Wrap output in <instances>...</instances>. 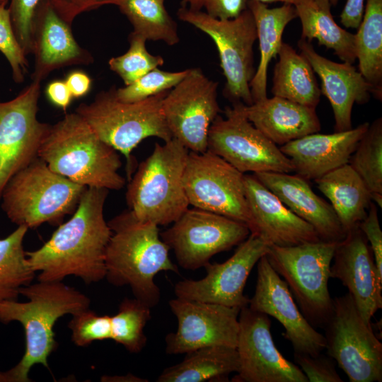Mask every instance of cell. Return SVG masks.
<instances>
[{"label": "cell", "mask_w": 382, "mask_h": 382, "mask_svg": "<svg viewBox=\"0 0 382 382\" xmlns=\"http://www.w3.org/2000/svg\"><path fill=\"white\" fill-rule=\"evenodd\" d=\"M294 6L301 23V38L308 42L317 40L343 62L352 64L355 62V35L335 21L329 0H299Z\"/></svg>", "instance_id": "obj_29"}, {"label": "cell", "mask_w": 382, "mask_h": 382, "mask_svg": "<svg viewBox=\"0 0 382 382\" xmlns=\"http://www.w3.org/2000/svg\"><path fill=\"white\" fill-rule=\"evenodd\" d=\"M65 83L72 97L79 98L89 91L91 80L84 72L75 71L67 76Z\"/></svg>", "instance_id": "obj_48"}, {"label": "cell", "mask_w": 382, "mask_h": 382, "mask_svg": "<svg viewBox=\"0 0 382 382\" xmlns=\"http://www.w3.org/2000/svg\"><path fill=\"white\" fill-rule=\"evenodd\" d=\"M102 378H104L105 381H134V382H146L148 380L144 378H141L134 376L132 374H128L127 376H103Z\"/></svg>", "instance_id": "obj_49"}, {"label": "cell", "mask_w": 382, "mask_h": 382, "mask_svg": "<svg viewBox=\"0 0 382 382\" xmlns=\"http://www.w3.org/2000/svg\"><path fill=\"white\" fill-rule=\"evenodd\" d=\"M68 327L77 347H87L95 341L111 340V316H99L87 308L71 316Z\"/></svg>", "instance_id": "obj_39"}, {"label": "cell", "mask_w": 382, "mask_h": 382, "mask_svg": "<svg viewBox=\"0 0 382 382\" xmlns=\"http://www.w3.org/2000/svg\"><path fill=\"white\" fill-rule=\"evenodd\" d=\"M298 47L320 79V93L328 99L332 109L334 132L351 129L353 105L369 102L373 94L371 86L352 64L337 63L321 56L311 42L301 38Z\"/></svg>", "instance_id": "obj_23"}, {"label": "cell", "mask_w": 382, "mask_h": 382, "mask_svg": "<svg viewBox=\"0 0 382 382\" xmlns=\"http://www.w3.org/2000/svg\"><path fill=\"white\" fill-rule=\"evenodd\" d=\"M112 235L105 253V277L117 286H129L134 296L151 308L160 300L154 278L161 272L179 273L160 236L158 226L124 210L108 222Z\"/></svg>", "instance_id": "obj_3"}, {"label": "cell", "mask_w": 382, "mask_h": 382, "mask_svg": "<svg viewBox=\"0 0 382 382\" xmlns=\"http://www.w3.org/2000/svg\"><path fill=\"white\" fill-rule=\"evenodd\" d=\"M0 51L9 62L13 81L22 83L28 72V62L13 33L6 4L0 5Z\"/></svg>", "instance_id": "obj_40"}, {"label": "cell", "mask_w": 382, "mask_h": 382, "mask_svg": "<svg viewBox=\"0 0 382 382\" xmlns=\"http://www.w3.org/2000/svg\"><path fill=\"white\" fill-rule=\"evenodd\" d=\"M248 0H182L183 6L200 11L204 8L208 15L219 19H230L238 16L247 8Z\"/></svg>", "instance_id": "obj_43"}, {"label": "cell", "mask_w": 382, "mask_h": 382, "mask_svg": "<svg viewBox=\"0 0 382 382\" xmlns=\"http://www.w3.org/2000/svg\"><path fill=\"white\" fill-rule=\"evenodd\" d=\"M365 0H347L340 13L341 23L347 28H358L363 19Z\"/></svg>", "instance_id": "obj_46"}, {"label": "cell", "mask_w": 382, "mask_h": 382, "mask_svg": "<svg viewBox=\"0 0 382 382\" xmlns=\"http://www.w3.org/2000/svg\"><path fill=\"white\" fill-rule=\"evenodd\" d=\"M117 6L133 26V32L146 40L168 45L180 41L176 22L167 11L164 0H109Z\"/></svg>", "instance_id": "obj_33"}, {"label": "cell", "mask_w": 382, "mask_h": 382, "mask_svg": "<svg viewBox=\"0 0 382 382\" xmlns=\"http://www.w3.org/2000/svg\"><path fill=\"white\" fill-rule=\"evenodd\" d=\"M314 181L330 202L344 231L358 226L372 201L371 192L353 168L345 164Z\"/></svg>", "instance_id": "obj_28"}, {"label": "cell", "mask_w": 382, "mask_h": 382, "mask_svg": "<svg viewBox=\"0 0 382 382\" xmlns=\"http://www.w3.org/2000/svg\"><path fill=\"white\" fill-rule=\"evenodd\" d=\"M28 229L18 226L8 236L0 238V303L18 300L20 289L30 284L35 276L23 245Z\"/></svg>", "instance_id": "obj_34"}, {"label": "cell", "mask_w": 382, "mask_h": 382, "mask_svg": "<svg viewBox=\"0 0 382 382\" xmlns=\"http://www.w3.org/2000/svg\"><path fill=\"white\" fill-rule=\"evenodd\" d=\"M243 110L257 129L279 146L321 128L316 108L277 96L243 104Z\"/></svg>", "instance_id": "obj_26"}, {"label": "cell", "mask_w": 382, "mask_h": 382, "mask_svg": "<svg viewBox=\"0 0 382 382\" xmlns=\"http://www.w3.org/2000/svg\"><path fill=\"white\" fill-rule=\"evenodd\" d=\"M371 193L382 194V118L375 120L359 140L348 163Z\"/></svg>", "instance_id": "obj_36"}, {"label": "cell", "mask_w": 382, "mask_h": 382, "mask_svg": "<svg viewBox=\"0 0 382 382\" xmlns=\"http://www.w3.org/2000/svg\"><path fill=\"white\" fill-rule=\"evenodd\" d=\"M338 242L319 241L292 246L270 245L266 257L286 283L298 307L314 328H324L333 310L328 289Z\"/></svg>", "instance_id": "obj_8"}, {"label": "cell", "mask_w": 382, "mask_h": 382, "mask_svg": "<svg viewBox=\"0 0 382 382\" xmlns=\"http://www.w3.org/2000/svg\"><path fill=\"white\" fill-rule=\"evenodd\" d=\"M60 16L72 24L79 14L108 5L109 0H50Z\"/></svg>", "instance_id": "obj_45"}, {"label": "cell", "mask_w": 382, "mask_h": 382, "mask_svg": "<svg viewBox=\"0 0 382 382\" xmlns=\"http://www.w3.org/2000/svg\"><path fill=\"white\" fill-rule=\"evenodd\" d=\"M178 18L208 35L219 52L220 66L226 78L224 96L233 103H253L250 83L254 76L253 45L257 30L253 16L247 7L238 16L219 19L200 10L183 6Z\"/></svg>", "instance_id": "obj_9"}, {"label": "cell", "mask_w": 382, "mask_h": 382, "mask_svg": "<svg viewBox=\"0 0 382 382\" xmlns=\"http://www.w3.org/2000/svg\"><path fill=\"white\" fill-rule=\"evenodd\" d=\"M40 82L33 81L16 98L0 101V199L8 180L38 157L51 125L37 117Z\"/></svg>", "instance_id": "obj_15"}, {"label": "cell", "mask_w": 382, "mask_h": 382, "mask_svg": "<svg viewBox=\"0 0 382 382\" xmlns=\"http://www.w3.org/2000/svg\"><path fill=\"white\" fill-rule=\"evenodd\" d=\"M178 364L165 369L158 382L227 381L238 370L236 349L208 346L185 353Z\"/></svg>", "instance_id": "obj_30"}, {"label": "cell", "mask_w": 382, "mask_h": 382, "mask_svg": "<svg viewBox=\"0 0 382 382\" xmlns=\"http://www.w3.org/2000/svg\"><path fill=\"white\" fill-rule=\"evenodd\" d=\"M330 276L348 289L364 322L382 308V275L377 270L371 246L359 226L346 233L337 244Z\"/></svg>", "instance_id": "obj_20"}, {"label": "cell", "mask_w": 382, "mask_h": 382, "mask_svg": "<svg viewBox=\"0 0 382 382\" xmlns=\"http://www.w3.org/2000/svg\"><path fill=\"white\" fill-rule=\"evenodd\" d=\"M236 345L238 370L236 382H308L299 366L287 360L276 347L271 320L248 306L241 308Z\"/></svg>", "instance_id": "obj_16"}, {"label": "cell", "mask_w": 382, "mask_h": 382, "mask_svg": "<svg viewBox=\"0 0 382 382\" xmlns=\"http://www.w3.org/2000/svg\"><path fill=\"white\" fill-rule=\"evenodd\" d=\"M86 187L52 171L37 157L6 183L1 208L18 226H59L76 211Z\"/></svg>", "instance_id": "obj_7"}, {"label": "cell", "mask_w": 382, "mask_h": 382, "mask_svg": "<svg viewBox=\"0 0 382 382\" xmlns=\"http://www.w3.org/2000/svg\"><path fill=\"white\" fill-rule=\"evenodd\" d=\"M151 308L135 297L124 299L118 312L111 316V340L129 352H140L147 341L144 329L151 318Z\"/></svg>", "instance_id": "obj_35"}, {"label": "cell", "mask_w": 382, "mask_h": 382, "mask_svg": "<svg viewBox=\"0 0 382 382\" xmlns=\"http://www.w3.org/2000/svg\"><path fill=\"white\" fill-rule=\"evenodd\" d=\"M0 382H8L6 371L2 372L0 371Z\"/></svg>", "instance_id": "obj_51"}, {"label": "cell", "mask_w": 382, "mask_h": 382, "mask_svg": "<svg viewBox=\"0 0 382 382\" xmlns=\"http://www.w3.org/2000/svg\"><path fill=\"white\" fill-rule=\"evenodd\" d=\"M359 228L371 246L378 272L382 275V231L374 202H371L367 214L359 223Z\"/></svg>", "instance_id": "obj_44"}, {"label": "cell", "mask_w": 382, "mask_h": 382, "mask_svg": "<svg viewBox=\"0 0 382 382\" xmlns=\"http://www.w3.org/2000/svg\"><path fill=\"white\" fill-rule=\"evenodd\" d=\"M188 69L166 71L158 67L147 72L133 83L115 88L117 98L123 102L132 103L144 100L175 86L187 75Z\"/></svg>", "instance_id": "obj_38"}, {"label": "cell", "mask_w": 382, "mask_h": 382, "mask_svg": "<svg viewBox=\"0 0 382 382\" xmlns=\"http://www.w3.org/2000/svg\"><path fill=\"white\" fill-rule=\"evenodd\" d=\"M40 0H11L8 7L15 36L27 56L33 51V24Z\"/></svg>", "instance_id": "obj_41"}, {"label": "cell", "mask_w": 382, "mask_h": 382, "mask_svg": "<svg viewBox=\"0 0 382 382\" xmlns=\"http://www.w3.org/2000/svg\"><path fill=\"white\" fill-rule=\"evenodd\" d=\"M295 364L303 372L310 382H342L338 374L334 359L322 352L311 356L294 354Z\"/></svg>", "instance_id": "obj_42"}, {"label": "cell", "mask_w": 382, "mask_h": 382, "mask_svg": "<svg viewBox=\"0 0 382 382\" xmlns=\"http://www.w3.org/2000/svg\"><path fill=\"white\" fill-rule=\"evenodd\" d=\"M331 5H335L337 4L338 0H329Z\"/></svg>", "instance_id": "obj_52"}, {"label": "cell", "mask_w": 382, "mask_h": 382, "mask_svg": "<svg viewBox=\"0 0 382 382\" xmlns=\"http://www.w3.org/2000/svg\"><path fill=\"white\" fill-rule=\"evenodd\" d=\"M355 35L359 71L382 99V0H366L363 19Z\"/></svg>", "instance_id": "obj_32"}, {"label": "cell", "mask_w": 382, "mask_h": 382, "mask_svg": "<svg viewBox=\"0 0 382 382\" xmlns=\"http://www.w3.org/2000/svg\"><path fill=\"white\" fill-rule=\"evenodd\" d=\"M254 294L248 307L277 320L285 329L282 336L291 342L294 354L317 355L325 349V339L305 318L285 281L266 255L257 262Z\"/></svg>", "instance_id": "obj_19"}, {"label": "cell", "mask_w": 382, "mask_h": 382, "mask_svg": "<svg viewBox=\"0 0 382 382\" xmlns=\"http://www.w3.org/2000/svg\"><path fill=\"white\" fill-rule=\"evenodd\" d=\"M269 247L257 236L250 233L225 262L206 265L204 277L198 280L185 279L176 283L175 296L239 308L248 306L250 299L243 292L246 281L255 265L266 255Z\"/></svg>", "instance_id": "obj_17"}, {"label": "cell", "mask_w": 382, "mask_h": 382, "mask_svg": "<svg viewBox=\"0 0 382 382\" xmlns=\"http://www.w3.org/2000/svg\"><path fill=\"white\" fill-rule=\"evenodd\" d=\"M129 47L123 54L110 59V69L115 72L124 81L125 86L161 66L164 59L158 55L149 53L146 47V39L132 32L129 35Z\"/></svg>", "instance_id": "obj_37"}, {"label": "cell", "mask_w": 382, "mask_h": 382, "mask_svg": "<svg viewBox=\"0 0 382 382\" xmlns=\"http://www.w3.org/2000/svg\"><path fill=\"white\" fill-rule=\"evenodd\" d=\"M323 329L327 354L350 382L382 381V343L349 292L333 299L332 313Z\"/></svg>", "instance_id": "obj_10"}, {"label": "cell", "mask_w": 382, "mask_h": 382, "mask_svg": "<svg viewBox=\"0 0 382 382\" xmlns=\"http://www.w3.org/2000/svg\"><path fill=\"white\" fill-rule=\"evenodd\" d=\"M250 233L269 246H292L320 241L313 227L292 212L254 175H244Z\"/></svg>", "instance_id": "obj_21"}, {"label": "cell", "mask_w": 382, "mask_h": 382, "mask_svg": "<svg viewBox=\"0 0 382 382\" xmlns=\"http://www.w3.org/2000/svg\"><path fill=\"white\" fill-rule=\"evenodd\" d=\"M369 126V122H364L347 131L311 134L279 149L290 159L296 174L314 180L348 163Z\"/></svg>", "instance_id": "obj_24"}, {"label": "cell", "mask_w": 382, "mask_h": 382, "mask_svg": "<svg viewBox=\"0 0 382 382\" xmlns=\"http://www.w3.org/2000/svg\"><path fill=\"white\" fill-rule=\"evenodd\" d=\"M243 105L233 103L226 108L225 118L216 117L208 132L207 150L244 174L293 173L290 159L248 120Z\"/></svg>", "instance_id": "obj_11"}, {"label": "cell", "mask_w": 382, "mask_h": 382, "mask_svg": "<svg viewBox=\"0 0 382 382\" xmlns=\"http://www.w3.org/2000/svg\"><path fill=\"white\" fill-rule=\"evenodd\" d=\"M38 157L54 172L87 187L120 190L125 179L118 151L103 141L76 112L50 125Z\"/></svg>", "instance_id": "obj_4"}, {"label": "cell", "mask_w": 382, "mask_h": 382, "mask_svg": "<svg viewBox=\"0 0 382 382\" xmlns=\"http://www.w3.org/2000/svg\"><path fill=\"white\" fill-rule=\"evenodd\" d=\"M253 175L292 212L311 224L320 241L339 242L345 237L331 205L313 192L306 180L287 173Z\"/></svg>", "instance_id": "obj_25"}, {"label": "cell", "mask_w": 382, "mask_h": 382, "mask_svg": "<svg viewBox=\"0 0 382 382\" xmlns=\"http://www.w3.org/2000/svg\"><path fill=\"white\" fill-rule=\"evenodd\" d=\"M35 57L33 81L40 82L54 70L93 62V57L74 38L71 24L54 9L50 0H40L33 24V51Z\"/></svg>", "instance_id": "obj_22"}, {"label": "cell", "mask_w": 382, "mask_h": 382, "mask_svg": "<svg viewBox=\"0 0 382 382\" xmlns=\"http://www.w3.org/2000/svg\"><path fill=\"white\" fill-rule=\"evenodd\" d=\"M255 1H258L264 4L282 2L283 4H290L294 6L296 4L299 2V0H255Z\"/></svg>", "instance_id": "obj_50"}, {"label": "cell", "mask_w": 382, "mask_h": 382, "mask_svg": "<svg viewBox=\"0 0 382 382\" xmlns=\"http://www.w3.org/2000/svg\"><path fill=\"white\" fill-rule=\"evenodd\" d=\"M218 84L200 69H188L184 79L163 100L164 118L173 137L190 151L207 150L209 127L221 112Z\"/></svg>", "instance_id": "obj_14"}, {"label": "cell", "mask_w": 382, "mask_h": 382, "mask_svg": "<svg viewBox=\"0 0 382 382\" xmlns=\"http://www.w3.org/2000/svg\"><path fill=\"white\" fill-rule=\"evenodd\" d=\"M46 93L53 104L64 110L73 98L65 81H62L51 82L47 87Z\"/></svg>", "instance_id": "obj_47"}, {"label": "cell", "mask_w": 382, "mask_h": 382, "mask_svg": "<svg viewBox=\"0 0 382 382\" xmlns=\"http://www.w3.org/2000/svg\"><path fill=\"white\" fill-rule=\"evenodd\" d=\"M168 305L178 328L166 337L167 354H185L208 346L236 347L241 308L177 297Z\"/></svg>", "instance_id": "obj_18"}, {"label": "cell", "mask_w": 382, "mask_h": 382, "mask_svg": "<svg viewBox=\"0 0 382 382\" xmlns=\"http://www.w3.org/2000/svg\"><path fill=\"white\" fill-rule=\"evenodd\" d=\"M247 7L251 11L255 23L260 55L257 68L250 83L253 101L255 103L267 98L269 64L278 54L283 42L282 35L286 26L298 16L295 6L290 4L269 8L267 4L248 0Z\"/></svg>", "instance_id": "obj_27"}, {"label": "cell", "mask_w": 382, "mask_h": 382, "mask_svg": "<svg viewBox=\"0 0 382 382\" xmlns=\"http://www.w3.org/2000/svg\"><path fill=\"white\" fill-rule=\"evenodd\" d=\"M189 150L172 138L156 143L138 166L127 187L128 209L140 221L157 226L175 221L188 208L183 175Z\"/></svg>", "instance_id": "obj_5"}, {"label": "cell", "mask_w": 382, "mask_h": 382, "mask_svg": "<svg viewBox=\"0 0 382 382\" xmlns=\"http://www.w3.org/2000/svg\"><path fill=\"white\" fill-rule=\"evenodd\" d=\"M168 91L144 100L126 103L115 95V88L98 93L90 103H81L79 114L105 143L122 154L128 180L135 169L132 151L149 137L168 141L173 136L166 122L162 103Z\"/></svg>", "instance_id": "obj_6"}, {"label": "cell", "mask_w": 382, "mask_h": 382, "mask_svg": "<svg viewBox=\"0 0 382 382\" xmlns=\"http://www.w3.org/2000/svg\"><path fill=\"white\" fill-rule=\"evenodd\" d=\"M244 173L216 154L188 153L183 185L189 204L250 224Z\"/></svg>", "instance_id": "obj_13"}, {"label": "cell", "mask_w": 382, "mask_h": 382, "mask_svg": "<svg viewBox=\"0 0 382 382\" xmlns=\"http://www.w3.org/2000/svg\"><path fill=\"white\" fill-rule=\"evenodd\" d=\"M277 55L271 89L273 96L316 108L321 93L309 62L285 42Z\"/></svg>", "instance_id": "obj_31"}, {"label": "cell", "mask_w": 382, "mask_h": 382, "mask_svg": "<svg viewBox=\"0 0 382 382\" xmlns=\"http://www.w3.org/2000/svg\"><path fill=\"white\" fill-rule=\"evenodd\" d=\"M8 0H0V5L6 4H7Z\"/></svg>", "instance_id": "obj_53"}, {"label": "cell", "mask_w": 382, "mask_h": 382, "mask_svg": "<svg viewBox=\"0 0 382 382\" xmlns=\"http://www.w3.org/2000/svg\"><path fill=\"white\" fill-rule=\"evenodd\" d=\"M110 190L86 187L71 217L40 248L25 251L37 281L62 282L69 276L86 284L105 277V253L112 231L104 217Z\"/></svg>", "instance_id": "obj_1"}, {"label": "cell", "mask_w": 382, "mask_h": 382, "mask_svg": "<svg viewBox=\"0 0 382 382\" xmlns=\"http://www.w3.org/2000/svg\"><path fill=\"white\" fill-rule=\"evenodd\" d=\"M250 234L248 227L225 216L188 208L170 227L160 233L185 270L204 267L217 253L238 245Z\"/></svg>", "instance_id": "obj_12"}, {"label": "cell", "mask_w": 382, "mask_h": 382, "mask_svg": "<svg viewBox=\"0 0 382 382\" xmlns=\"http://www.w3.org/2000/svg\"><path fill=\"white\" fill-rule=\"evenodd\" d=\"M28 301L0 303V322L20 323L24 330L25 352L13 368L6 371L8 382H30L28 374L35 364L50 369L48 358L58 346L54 327L62 316L89 308L90 299L62 282L37 281L20 289Z\"/></svg>", "instance_id": "obj_2"}]
</instances>
